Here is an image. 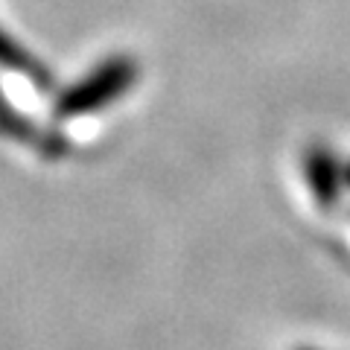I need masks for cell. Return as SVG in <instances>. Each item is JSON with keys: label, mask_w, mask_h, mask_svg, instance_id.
Instances as JSON below:
<instances>
[{"label": "cell", "mask_w": 350, "mask_h": 350, "mask_svg": "<svg viewBox=\"0 0 350 350\" xmlns=\"http://www.w3.org/2000/svg\"><path fill=\"white\" fill-rule=\"evenodd\" d=\"M131 79H135V64L129 59H108L62 96L59 114L62 117H79L88 111H96V108L117 100V96L131 85Z\"/></svg>", "instance_id": "1"}, {"label": "cell", "mask_w": 350, "mask_h": 350, "mask_svg": "<svg viewBox=\"0 0 350 350\" xmlns=\"http://www.w3.org/2000/svg\"><path fill=\"white\" fill-rule=\"evenodd\" d=\"M0 62L9 64V68H15V70H27L32 73V62L15 47V41H9L3 32H0Z\"/></svg>", "instance_id": "2"}]
</instances>
